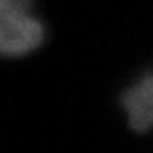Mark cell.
Returning <instances> with one entry per match:
<instances>
[{
  "label": "cell",
  "instance_id": "2",
  "mask_svg": "<svg viewBox=\"0 0 153 153\" xmlns=\"http://www.w3.org/2000/svg\"><path fill=\"white\" fill-rule=\"evenodd\" d=\"M127 124L137 134L153 129V74L143 75L121 96Z\"/></svg>",
  "mask_w": 153,
  "mask_h": 153
},
{
  "label": "cell",
  "instance_id": "1",
  "mask_svg": "<svg viewBox=\"0 0 153 153\" xmlns=\"http://www.w3.org/2000/svg\"><path fill=\"white\" fill-rule=\"evenodd\" d=\"M30 8V0H0V49L5 57L26 56L44 42V26Z\"/></svg>",
  "mask_w": 153,
  "mask_h": 153
}]
</instances>
